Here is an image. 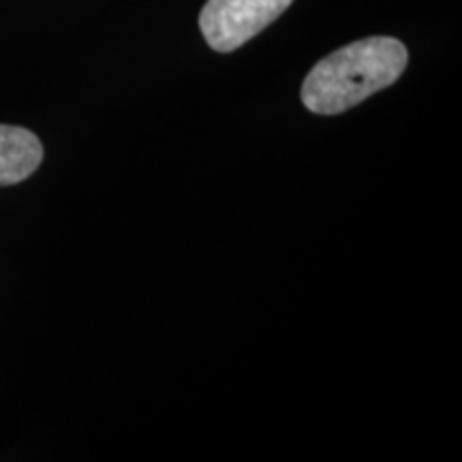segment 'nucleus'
Wrapping results in <instances>:
<instances>
[{
    "mask_svg": "<svg viewBox=\"0 0 462 462\" xmlns=\"http://www.w3.org/2000/svg\"><path fill=\"white\" fill-rule=\"evenodd\" d=\"M409 51L394 37H368L321 58L302 84V103L313 114L334 116L360 106L401 78Z\"/></svg>",
    "mask_w": 462,
    "mask_h": 462,
    "instance_id": "obj_1",
    "label": "nucleus"
},
{
    "mask_svg": "<svg viewBox=\"0 0 462 462\" xmlns=\"http://www.w3.org/2000/svg\"><path fill=\"white\" fill-rule=\"evenodd\" d=\"M293 0H208L199 28L215 51L229 54L285 14Z\"/></svg>",
    "mask_w": 462,
    "mask_h": 462,
    "instance_id": "obj_2",
    "label": "nucleus"
},
{
    "mask_svg": "<svg viewBox=\"0 0 462 462\" xmlns=\"http://www.w3.org/2000/svg\"><path fill=\"white\" fill-rule=\"evenodd\" d=\"M43 161V146L32 131L0 125V187L26 180Z\"/></svg>",
    "mask_w": 462,
    "mask_h": 462,
    "instance_id": "obj_3",
    "label": "nucleus"
}]
</instances>
